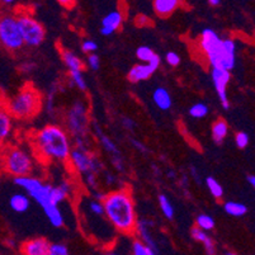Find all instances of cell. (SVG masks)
I'll return each instance as SVG.
<instances>
[{"instance_id": "cell-19", "label": "cell", "mask_w": 255, "mask_h": 255, "mask_svg": "<svg viewBox=\"0 0 255 255\" xmlns=\"http://www.w3.org/2000/svg\"><path fill=\"white\" fill-rule=\"evenodd\" d=\"M236 50L238 45L233 38L224 39V69L233 70L236 65Z\"/></svg>"}, {"instance_id": "cell-48", "label": "cell", "mask_w": 255, "mask_h": 255, "mask_svg": "<svg viewBox=\"0 0 255 255\" xmlns=\"http://www.w3.org/2000/svg\"><path fill=\"white\" fill-rule=\"evenodd\" d=\"M106 197V193L104 192H101L99 189L94 191V198L98 199V201H103V198Z\"/></svg>"}, {"instance_id": "cell-41", "label": "cell", "mask_w": 255, "mask_h": 255, "mask_svg": "<svg viewBox=\"0 0 255 255\" xmlns=\"http://www.w3.org/2000/svg\"><path fill=\"white\" fill-rule=\"evenodd\" d=\"M165 61L168 65L175 68V66H178L180 64V56L177 52H174V51H169L165 55Z\"/></svg>"}, {"instance_id": "cell-25", "label": "cell", "mask_w": 255, "mask_h": 255, "mask_svg": "<svg viewBox=\"0 0 255 255\" xmlns=\"http://www.w3.org/2000/svg\"><path fill=\"white\" fill-rule=\"evenodd\" d=\"M224 210L227 215L233 217H243L248 213V206L235 201H226L224 203Z\"/></svg>"}, {"instance_id": "cell-37", "label": "cell", "mask_w": 255, "mask_h": 255, "mask_svg": "<svg viewBox=\"0 0 255 255\" xmlns=\"http://www.w3.org/2000/svg\"><path fill=\"white\" fill-rule=\"evenodd\" d=\"M249 142H250V137L247 132L240 131L235 135V145L236 147H239V149L243 150L245 149V147H248Z\"/></svg>"}, {"instance_id": "cell-36", "label": "cell", "mask_w": 255, "mask_h": 255, "mask_svg": "<svg viewBox=\"0 0 255 255\" xmlns=\"http://www.w3.org/2000/svg\"><path fill=\"white\" fill-rule=\"evenodd\" d=\"M88 211L94 215H98V216H104V208L102 201L98 199H89L88 201Z\"/></svg>"}, {"instance_id": "cell-14", "label": "cell", "mask_w": 255, "mask_h": 255, "mask_svg": "<svg viewBox=\"0 0 255 255\" xmlns=\"http://www.w3.org/2000/svg\"><path fill=\"white\" fill-rule=\"evenodd\" d=\"M50 243L45 238H34L20 245L19 253L24 255H47Z\"/></svg>"}, {"instance_id": "cell-10", "label": "cell", "mask_w": 255, "mask_h": 255, "mask_svg": "<svg viewBox=\"0 0 255 255\" xmlns=\"http://www.w3.org/2000/svg\"><path fill=\"white\" fill-rule=\"evenodd\" d=\"M68 161L73 165L74 170L80 175H84L89 171L99 175V173H102L104 169V164L102 163V160L92 150L89 151V150L73 147Z\"/></svg>"}, {"instance_id": "cell-1", "label": "cell", "mask_w": 255, "mask_h": 255, "mask_svg": "<svg viewBox=\"0 0 255 255\" xmlns=\"http://www.w3.org/2000/svg\"><path fill=\"white\" fill-rule=\"evenodd\" d=\"M32 147L34 155L43 161L66 163L73 149V140L64 127L50 124L34 132Z\"/></svg>"}, {"instance_id": "cell-30", "label": "cell", "mask_w": 255, "mask_h": 255, "mask_svg": "<svg viewBox=\"0 0 255 255\" xmlns=\"http://www.w3.org/2000/svg\"><path fill=\"white\" fill-rule=\"evenodd\" d=\"M159 206L160 210H161V212H163V215L166 219H174V207L173 205H171L170 199H169L165 194H160L159 196Z\"/></svg>"}, {"instance_id": "cell-38", "label": "cell", "mask_w": 255, "mask_h": 255, "mask_svg": "<svg viewBox=\"0 0 255 255\" xmlns=\"http://www.w3.org/2000/svg\"><path fill=\"white\" fill-rule=\"evenodd\" d=\"M87 65L90 70H94V71L99 70V68H101V59H99V56L96 52L89 53V55H88Z\"/></svg>"}, {"instance_id": "cell-23", "label": "cell", "mask_w": 255, "mask_h": 255, "mask_svg": "<svg viewBox=\"0 0 255 255\" xmlns=\"http://www.w3.org/2000/svg\"><path fill=\"white\" fill-rule=\"evenodd\" d=\"M211 133H212L213 141L216 143H222L225 138L229 135V125L225 120L219 118L212 124L211 126Z\"/></svg>"}, {"instance_id": "cell-12", "label": "cell", "mask_w": 255, "mask_h": 255, "mask_svg": "<svg viewBox=\"0 0 255 255\" xmlns=\"http://www.w3.org/2000/svg\"><path fill=\"white\" fill-rule=\"evenodd\" d=\"M160 64H161V57L156 53L151 61L140 62V64L133 65L129 69L128 74H127V79L131 83H133V84L145 82V80H147V79H150L154 75L155 71L160 68Z\"/></svg>"}, {"instance_id": "cell-2", "label": "cell", "mask_w": 255, "mask_h": 255, "mask_svg": "<svg viewBox=\"0 0 255 255\" xmlns=\"http://www.w3.org/2000/svg\"><path fill=\"white\" fill-rule=\"evenodd\" d=\"M104 217L117 233L124 235H135L137 213L131 191L120 188L117 191L106 193L102 201Z\"/></svg>"}, {"instance_id": "cell-45", "label": "cell", "mask_w": 255, "mask_h": 255, "mask_svg": "<svg viewBox=\"0 0 255 255\" xmlns=\"http://www.w3.org/2000/svg\"><path fill=\"white\" fill-rule=\"evenodd\" d=\"M102 173L104 174V178H106V183L108 185H113V184H116V183H117V178H116L112 173L107 171L106 169H103V171H102Z\"/></svg>"}, {"instance_id": "cell-5", "label": "cell", "mask_w": 255, "mask_h": 255, "mask_svg": "<svg viewBox=\"0 0 255 255\" xmlns=\"http://www.w3.org/2000/svg\"><path fill=\"white\" fill-rule=\"evenodd\" d=\"M64 128L68 131L71 140L89 137V107L83 99H76L69 107L64 118Z\"/></svg>"}, {"instance_id": "cell-43", "label": "cell", "mask_w": 255, "mask_h": 255, "mask_svg": "<svg viewBox=\"0 0 255 255\" xmlns=\"http://www.w3.org/2000/svg\"><path fill=\"white\" fill-rule=\"evenodd\" d=\"M57 185H59V187L61 188V189L65 192V193L68 194V197H70L71 194H73L74 187H73V184H71V183L69 182V180H62V182H60Z\"/></svg>"}, {"instance_id": "cell-11", "label": "cell", "mask_w": 255, "mask_h": 255, "mask_svg": "<svg viewBox=\"0 0 255 255\" xmlns=\"http://www.w3.org/2000/svg\"><path fill=\"white\" fill-rule=\"evenodd\" d=\"M211 78H212L213 87H215V90L219 96V101L222 108L229 110L230 101H229V96H227V85L231 80L230 70L222 68H211Z\"/></svg>"}, {"instance_id": "cell-15", "label": "cell", "mask_w": 255, "mask_h": 255, "mask_svg": "<svg viewBox=\"0 0 255 255\" xmlns=\"http://www.w3.org/2000/svg\"><path fill=\"white\" fill-rule=\"evenodd\" d=\"M154 226L151 221L149 220H138L136 222L135 235L137 236L140 240H142L146 245H149L155 253H159L157 250V245L154 240V236L151 235V227Z\"/></svg>"}, {"instance_id": "cell-8", "label": "cell", "mask_w": 255, "mask_h": 255, "mask_svg": "<svg viewBox=\"0 0 255 255\" xmlns=\"http://www.w3.org/2000/svg\"><path fill=\"white\" fill-rule=\"evenodd\" d=\"M0 46L10 52H17L24 47L19 24L14 15L0 17Z\"/></svg>"}, {"instance_id": "cell-3", "label": "cell", "mask_w": 255, "mask_h": 255, "mask_svg": "<svg viewBox=\"0 0 255 255\" xmlns=\"http://www.w3.org/2000/svg\"><path fill=\"white\" fill-rule=\"evenodd\" d=\"M14 184L17 187L22 188L25 193L36 201L37 205H39V207L42 208L43 212H45L48 222L53 227L60 229V227L64 226L65 221L62 212L60 211L59 205L53 203L52 197H51V187H52V184L42 182L39 178L33 177L32 174L14 177Z\"/></svg>"}, {"instance_id": "cell-49", "label": "cell", "mask_w": 255, "mask_h": 255, "mask_svg": "<svg viewBox=\"0 0 255 255\" xmlns=\"http://www.w3.org/2000/svg\"><path fill=\"white\" fill-rule=\"evenodd\" d=\"M180 187H182L183 189H187V187H188L187 175H183V177H182V180H180Z\"/></svg>"}, {"instance_id": "cell-33", "label": "cell", "mask_w": 255, "mask_h": 255, "mask_svg": "<svg viewBox=\"0 0 255 255\" xmlns=\"http://www.w3.org/2000/svg\"><path fill=\"white\" fill-rule=\"evenodd\" d=\"M69 253V247L62 243H53L48 245L47 255H68Z\"/></svg>"}, {"instance_id": "cell-39", "label": "cell", "mask_w": 255, "mask_h": 255, "mask_svg": "<svg viewBox=\"0 0 255 255\" xmlns=\"http://www.w3.org/2000/svg\"><path fill=\"white\" fill-rule=\"evenodd\" d=\"M111 163H112L113 168L118 171V173H124L125 171V160L122 157V155H113L111 156Z\"/></svg>"}, {"instance_id": "cell-44", "label": "cell", "mask_w": 255, "mask_h": 255, "mask_svg": "<svg viewBox=\"0 0 255 255\" xmlns=\"http://www.w3.org/2000/svg\"><path fill=\"white\" fill-rule=\"evenodd\" d=\"M131 143H132V146H133V147H135L136 150H138V151L143 152V154L149 151V149H147V146H146L145 143L141 142V141L135 140V138H131Z\"/></svg>"}, {"instance_id": "cell-28", "label": "cell", "mask_w": 255, "mask_h": 255, "mask_svg": "<svg viewBox=\"0 0 255 255\" xmlns=\"http://www.w3.org/2000/svg\"><path fill=\"white\" fill-rule=\"evenodd\" d=\"M69 76H70L71 84L75 88H78L79 90L85 92L88 89L87 80H85L84 75H83V70H73L69 71Z\"/></svg>"}, {"instance_id": "cell-54", "label": "cell", "mask_w": 255, "mask_h": 255, "mask_svg": "<svg viewBox=\"0 0 255 255\" xmlns=\"http://www.w3.org/2000/svg\"><path fill=\"white\" fill-rule=\"evenodd\" d=\"M0 1H1L3 4H8V5H9V4L14 3V0H0Z\"/></svg>"}, {"instance_id": "cell-31", "label": "cell", "mask_w": 255, "mask_h": 255, "mask_svg": "<svg viewBox=\"0 0 255 255\" xmlns=\"http://www.w3.org/2000/svg\"><path fill=\"white\" fill-rule=\"evenodd\" d=\"M196 226L205 231H212L215 229V220L206 213H201L196 217Z\"/></svg>"}, {"instance_id": "cell-26", "label": "cell", "mask_w": 255, "mask_h": 255, "mask_svg": "<svg viewBox=\"0 0 255 255\" xmlns=\"http://www.w3.org/2000/svg\"><path fill=\"white\" fill-rule=\"evenodd\" d=\"M206 187L210 191V193L212 194L216 199H221L224 197V188H222L221 183L217 179H215L213 177H207L206 178Z\"/></svg>"}, {"instance_id": "cell-4", "label": "cell", "mask_w": 255, "mask_h": 255, "mask_svg": "<svg viewBox=\"0 0 255 255\" xmlns=\"http://www.w3.org/2000/svg\"><path fill=\"white\" fill-rule=\"evenodd\" d=\"M5 108L15 120L28 121L42 108V96L36 88L27 84L9 99Z\"/></svg>"}, {"instance_id": "cell-6", "label": "cell", "mask_w": 255, "mask_h": 255, "mask_svg": "<svg viewBox=\"0 0 255 255\" xmlns=\"http://www.w3.org/2000/svg\"><path fill=\"white\" fill-rule=\"evenodd\" d=\"M3 169L11 177L29 175L33 173V156L28 151L19 146H9L4 149L1 155Z\"/></svg>"}, {"instance_id": "cell-24", "label": "cell", "mask_w": 255, "mask_h": 255, "mask_svg": "<svg viewBox=\"0 0 255 255\" xmlns=\"http://www.w3.org/2000/svg\"><path fill=\"white\" fill-rule=\"evenodd\" d=\"M61 57L64 61L65 66L68 68L69 71L73 70H83L84 69V64H83L82 59L70 50H62L61 51Z\"/></svg>"}, {"instance_id": "cell-20", "label": "cell", "mask_w": 255, "mask_h": 255, "mask_svg": "<svg viewBox=\"0 0 255 255\" xmlns=\"http://www.w3.org/2000/svg\"><path fill=\"white\" fill-rule=\"evenodd\" d=\"M152 102L161 111L170 110L171 106H173V99H171L170 93H169L166 88L163 87H159L154 90V93H152Z\"/></svg>"}, {"instance_id": "cell-51", "label": "cell", "mask_w": 255, "mask_h": 255, "mask_svg": "<svg viewBox=\"0 0 255 255\" xmlns=\"http://www.w3.org/2000/svg\"><path fill=\"white\" fill-rule=\"evenodd\" d=\"M168 178H169V179H175V178H177V173H175L174 170H169L168 171Z\"/></svg>"}, {"instance_id": "cell-7", "label": "cell", "mask_w": 255, "mask_h": 255, "mask_svg": "<svg viewBox=\"0 0 255 255\" xmlns=\"http://www.w3.org/2000/svg\"><path fill=\"white\" fill-rule=\"evenodd\" d=\"M198 47L206 56L211 68L224 69V39L217 32L211 28L203 29L199 34Z\"/></svg>"}, {"instance_id": "cell-18", "label": "cell", "mask_w": 255, "mask_h": 255, "mask_svg": "<svg viewBox=\"0 0 255 255\" xmlns=\"http://www.w3.org/2000/svg\"><path fill=\"white\" fill-rule=\"evenodd\" d=\"M191 236L194 241H197V243H201V244L203 245L206 254L215 255L217 253L215 240H213V239L208 235V231H205V230H202V229H199V227L194 226V227H192Z\"/></svg>"}, {"instance_id": "cell-27", "label": "cell", "mask_w": 255, "mask_h": 255, "mask_svg": "<svg viewBox=\"0 0 255 255\" xmlns=\"http://www.w3.org/2000/svg\"><path fill=\"white\" fill-rule=\"evenodd\" d=\"M131 252L133 255H154L156 253L149 247L146 245L142 240H140L138 238H136L135 240L132 241L131 244Z\"/></svg>"}, {"instance_id": "cell-17", "label": "cell", "mask_w": 255, "mask_h": 255, "mask_svg": "<svg viewBox=\"0 0 255 255\" xmlns=\"http://www.w3.org/2000/svg\"><path fill=\"white\" fill-rule=\"evenodd\" d=\"M183 0H154L152 8L155 14L160 18H168L180 8Z\"/></svg>"}, {"instance_id": "cell-35", "label": "cell", "mask_w": 255, "mask_h": 255, "mask_svg": "<svg viewBox=\"0 0 255 255\" xmlns=\"http://www.w3.org/2000/svg\"><path fill=\"white\" fill-rule=\"evenodd\" d=\"M51 197H52L53 203H56V205H60V203L64 202L65 199L69 198L68 194L65 193L59 185H52L51 187Z\"/></svg>"}, {"instance_id": "cell-53", "label": "cell", "mask_w": 255, "mask_h": 255, "mask_svg": "<svg viewBox=\"0 0 255 255\" xmlns=\"http://www.w3.org/2000/svg\"><path fill=\"white\" fill-rule=\"evenodd\" d=\"M220 1H221V0H208V3H210L211 5H213V6L219 5Z\"/></svg>"}, {"instance_id": "cell-13", "label": "cell", "mask_w": 255, "mask_h": 255, "mask_svg": "<svg viewBox=\"0 0 255 255\" xmlns=\"http://www.w3.org/2000/svg\"><path fill=\"white\" fill-rule=\"evenodd\" d=\"M124 23V14L120 10H113L106 15L102 19L101 25V34L102 36H112L115 32L121 28V25Z\"/></svg>"}, {"instance_id": "cell-42", "label": "cell", "mask_w": 255, "mask_h": 255, "mask_svg": "<svg viewBox=\"0 0 255 255\" xmlns=\"http://www.w3.org/2000/svg\"><path fill=\"white\" fill-rule=\"evenodd\" d=\"M122 126L127 131H133L136 128V122L131 117H122Z\"/></svg>"}, {"instance_id": "cell-46", "label": "cell", "mask_w": 255, "mask_h": 255, "mask_svg": "<svg viewBox=\"0 0 255 255\" xmlns=\"http://www.w3.org/2000/svg\"><path fill=\"white\" fill-rule=\"evenodd\" d=\"M135 22L136 24H137V27H146L149 23H151V20H150L147 17H145L143 14H140L137 18H136Z\"/></svg>"}, {"instance_id": "cell-21", "label": "cell", "mask_w": 255, "mask_h": 255, "mask_svg": "<svg viewBox=\"0 0 255 255\" xmlns=\"http://www.w3.org/2000/svg\"><path fill=\"white\" fill-rule=\"evenodd\" d=\"M9 207L17 213H24L31 207V197L27 193H15L9 199Z\"/></svg>"}, {"instance_id": "cell-34", "label": "cell", "mask_w": 255, "mask_h": 255, "mask_svg": "<svg viewBox=\"0 0 255 255\" xmlns=\"http://www.w3.org/2000/svg\"><path fill=\"white\" fill-rule=\"evenodd\" d=\"M82 177H83V179H84L85 185L89 188L90 191H97V189H99L98 174L89 171V173L84 174V175H82Z\"/></svg>"}, {"instance_id": "cell-47", "label": "cell", "mask_w": 255, "mask_h": 255, "mask_svg": "<svg viewBox=\"0 0 255 255\" xmlns=\"http://www.w3.org/2000/svg\"><path fill=\"white\" fill-rule=\"evenodd\" d=\"M60 3V5H62L66 9H71L75 5V0H57Z\"/></svg>"}, {"instance_id": "cell-52", "label": "cell", "mask_w": 255, "mask_h": 255, "mask_svg": "<svg viewBox=\"0 0 255 255\" xmlns=\"http://www.w3.org/2000/svg\"><path fill=\"white\" fill-rule=\"evenodd\" d=\"M192 175H193V177H194L196 182H199V173L198 174L196 173V168H192Z\"/></svg>"}, {"instance_id": "cell-16", "label": "cell", "mask_w": 255, "mask_h": 255, "mask_svg": "<svg viewBox=\"0 0 255 255\" xmlns=\"http://www.w3.org/2000/svg\"><path fill=\"white\" fill-rule=\"evenodd\" d=\"M13 117L6 108L0 107V147L5 145L13 135Z\"/></svg>"}, {"instance_id": "cell-40", "label": "cell", "mask_w": 255, "mask_h": 255, "mask_svg": "<svg viewBox=\"0 0 255 255\" xmlns=\"http://www.w3.org/2000/svg\"><path fill=\"white\" fill-rule=\"evenodd\" d=\"M98 50V45H97L96 41H93V39H84L82 42V51L87 55L93 52H97Z\"/></svg>"}, {"instance_id": "cell-22", "label": "cell", "mask_w": 255, "mask_h": 255, "mask_svg": "<svg viewBox=\"0 0 255 255\" xmlns=\"http://www.w3.org/2000/svg\"><path fill=\"white\" fill-rule=\"evenodd\" d=\"M94 131H96L97 137H98L99 143L102 145V147H103V149L106 150V151L108 152L111 156H113V155L121 154L120 149H118V146L116 145L115 141H113L112 138L110 137V136H107L106 133L102 131L101 127H99L98 125H96V124H94Z\"/></svg>"}, {"instance_id": "cell-29", "label": "cell", "mask_w": 255, "mask_h": 255, "mask_svg": "<svg viewBox=\"0 0 255 255\" xmlns=\"http://www.w3.org/2000/svg\"><path fill=\"white\" fill-rule=\"evenodd\" d=\"M208 112H210V108H208L207 104L205 103H194L193 106L189 108V116L194 120H202V118L207 117Z\"/></svg>"}, {"instance_id": "cell-9", "label": "cell", "mask_w": 255, "mask_h": 255, "mask_svg": "<svg viewBox=\"0 0 255 255\" xmlns=\"http://www.w3.org/2000/svg\"><path fill=\"white\" fill-rule=\"evenodd\" d=\"M17 20L24 46L34 48L42 45L46 38V29L42 23H39L36 18L25 13L18 15Z\"/></svg>"}, {"instance_id": "cell-50", "label": "cell", "mask_w": 255, "mask_h": 255, "mask_svg": "<svg viewBox=\"0 0 255 255\" xmlns=\"http://www.w3.org/2000/svg\"><path fill=\"white\" fill-rule=\"evenodd\" d=\"M247 182L249 183V184L252 185V187H255V177H254V175H253V174L248 175V177H247Z\"/></svg>"}, {"instance_id": "cell-32", "label": "cell", "mask_w": 255, "mask_h": 255, "mask_svg": "<svg viewBox=\"0 0 255 255\" xmlns=\"http://www.w3.org/2000/svg\"><path fill=\"white\" fill-rule=\"evenodd\" d=\"M156 55L155 51L152 48L147 47V46H141L136 50V56L140 60L141 62H149L154 59V56Z\"/></svg>"}]
</instances>
